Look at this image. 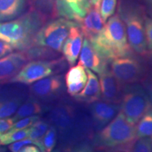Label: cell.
Returning a JSON list of instances; mask_svg holds the SVG:
<instances>
[{
    "label": "cell",
    "mask_w": 152,
    "mask_h": 152,
    "mask_svg": "<svg viewBox=\"0 0 152 152\" xmlns=\"http://www.w3.org/2000/svg\"><path fill=\"white\" fill-rule=\"evenodd\" d=\"M64 64L63 58L47 61H33L25 64L16 75L7 81L10 83L31 85L39 80L48 77L58 71L60 66Z\"/></svg>",
    "instance_id": "52a82bcc"
},
{
    "label": "cell",
    "mask_w": 152,
    "mask_h": 152,
    "mask_svg": "<svg viewBox=\"0 0 152 152\" xmlns=\"http://www.w3.org/2000/svg\"><path fill=\"white\" fill-rule=\"evenodd\" d=\"M151 54H150V61H151V64L152 66V51H151Z\"/></svg>",
    "instance_id": "60d3db41"
},
{
    "label": "cell",
    "mask_w": 152,
    "mask_h": 152,
    "mask_svg": "<svg viewBox=\"0 0 152 152\" xmlns=\"http://www.w3.org/2000/svg\"><path fill=\"white\" fill-rule=\"evenodd\" d=\"M137 139L136 128L127 121L121 111L95 137V146L100 149H115L128 152Z\"/></svg>",
    "instance_id": "277c9868"
},
{
    "label": "cell",
    "mask_w": 152,
    "mask_h": 152,
    "mask_svg": "<svg viewBox=\"0 0 152 152\" xmlns=\"http://www.w3.org/2000/svg\"><path fill=\"white\" fill-rule=\"evenodd\" d=\"M117 14L125 25L129 45L133 52L141 56L147 55L144 33L146 16L143 7L133 0H119Z\"/></svg>",
    "instance_id": "3957f363"
},
{
    "label": "cell",
    "mask_w": 152,
    "mask_h": 152,
    "mask_svg": "<svg viewBox=\"0 0 152 152\" xmlns=\"http://www.w3.org/2000/svg\"><path fill=\"white\" fill-rule=\"evenodd\" d=\"M72 152H93V150L90 145L87 144H83L75 148Z\"/></svg>",
    "instance_id": "8d00e7d4"
},
{
    "label": "cell",
    "mask_w": 152,
    "mask_h": 152,
    "mask_svg": "<svg viewBox=\"0 0 152 152\" xmlns=\"http://www.w3.org/2000/svg\"><path fill=\"white\" fill-rule=\"evenodd\" d=\"M100 0H90L91 6H99V7Z\"/></svg>",
    "instance_id": "ab89813d"
},
{
    "label": "cell",
    "mask_w": 152,
    "mask_h": 152,
    "mask_svg": "<svg viewBox=\"0 0 152 152\" xmlns=\"http://www.w3.org/2000/svg\"><path fill=\"white\" fill-rule=\"evenodd\" d=\"M39 119V117L37 116V115H32V116H28L24 118L20 119L14 123L10 130H18L28 128V127L31 126Z\"/></svg>",
    "instance_id": "4dcf8cb0"
},
{
    "label": "cell",
    "mask_w": 152,
    "mask_h": 152,
    "mask_svg": "<svg viewBox=\"0 0 152 152\" xmlns=\"http://www.w3.org/2000/svg\"><path fill=\"white\" fill-rule=\"evenodd\" d=\"M19 152H41L35 146H25L19 151Z\"/></svg>",
    "instance_id": "74e56055"
},
{
    "label": "cell",
    "mask_w": 152,
    "mask_h": 152,
    "mask_svg": "<svg viewBox=\"0 0 152 152\" xmlns=\"http://www.w3.org/2000/svg\"><path fill=\"white\" fill-rule=\"evenodd\" d=\"M83 32L80 24L73 26L63 45L61 52L69 66H73L77 61L83 42Z\"/></svg>",
    "instance_id": "5bb4252c"
},
{
    "label": "cell",
    "mask_w": 152,
    "mask_h": 152,
    "mask_svg": "<svg viewBox=\"0 0 152 152\" xmlns=\"http://www.w3.org/2000/svg\"><path fill=\"white\" fill-rule=\"evenodd\" d=\"M141 82L142 86L147 92L150 102L152 104V71L146 73L145 76Z\"/></svg>",
    "instance_id": "d6a6232c"
},
{
    "label": "cell",
    "mask_w": 152,
    "mask_h": 152,
    "mask_svg": "<svg viewBox=\"0 0 152 152\" xmlns=\"http://www.w3.org/2000/svg\"><path fill=\"white\" fill-rule=\"evenodd\" d=\"M63 86L62 75H49L34 83L30 87V92L34 98L50 99L60 94Z\"/></svg>",
    "instance_id": "9c48e42d"
},
{
    "label": "cell",
    "mask_w": 152,
    "mask_h": 152,
    "mask_svg": "<svg viewBox=\"0 0 152 152\" xmlns=\"http://www.w3.org/2000/svg\"><path fill=\"white\" fill-rule=\"evenodd\" d=\"M47 19L33 9L9 21L0 22V40L9 44L14 49L28 50Z\"/></svg>",
    "instance_id": "6da1fadb"
},
{
    "label": "cell",
    "mask_w": 152,
    "mask_h": 152,
    "mask_svg": "<svg viewBox=\"0 0 152 152\" xmlns=\"http://www.w3.org/2000/svg\"><path fill=\"white\" fill-rule=\"evenodd\" d=\"M30 128H25L18 130H9L0 135V144L8 145L15 142L27 138L29 135Z\"/></svg>",
    "instance_id": "484cf974"
},
{
    "label": "cell",
    "mask_w": 152,
    "mask_h": 152,
    "mask_svg": "<svg viewBox=\"0 0 152 152\" xmlns=\"http://www.w3.org/2000/svg\"><path fill=\"white\" fill-rule=\"evenodd\" d=\"M120 104L121 112L133 125L152 107L147 92L143 86L137 83L123 86Z\"/></svg>",
    "instance_id": "5b68a950"
},
{
    "label": "cell",
    "mask_w": 152,
    "mask_h": 152,
    "mask_svg": "<svg viewBox=\"0 0 152 152\" xmlns=\"http://www.w3.org/2000/svg\"><path fill=\"white\" fill-rule=\"evenodd\" d=\"M29 2L31 9L37 11L46 19L58 16L55 0H29Z\"/></svg>",
    "instance_id": "44dd1931"
},
{
    "label": "cell",
    "mask_w": 152,
    "mask_h": 152,
    "mask_svg": "<svg viewBox=\"0 0 152 152\" xmlns=\"http://www.w3.org/2000/svg\"><path fill=\"white\" fill-rule=\"evenodd\" d=\"M23 99L14 97L0 101V119L9 118L14 115L21 105Z\"/></svg>",
    "instance_id": "cb8c5ba5"
},
{
    "label": "cell",
    "mask_w": 152,
    "mask_h": 152,
    "mask_svg": "<svg viewBox=\"0 0 152 152\" xmlns=\"http://www.w3.org/2000/svg\"><path fill=\"white\" fill-rule=\"evenodd\" d=\"M144 33L147 49L152 51V18L146 16L144 20Z\"/></svg>",
    "instance_id": "1f68e13d"
},
{
    "label": "cell",
    "mask_w": 152,
    "mask_h": 152,
    "mask_svg": "<svg viewBox=\"0 0 152 152\" xmlns=\"http://www.w3.org/2000/svg\"><path fill=\"white\" fill-rule=\"evenodd\" d=\"M76 18V22L80 23L87 14L91 5L90 0H67Z\"/></svg>",
    "instance_id": "d4e9b609"
},
{
    "label": "cell",
    "mask_w": 152,
    "mask_h": 152,
    "mask_svg": "<svg viewBox=\"0 0 152 152\" xmlns=\"http://www.w3.org/2000/svg\"><path fill=\"white\" fill-rule=\"evenodd\" d=\"M87 80L85 89L73 97L79 102L92 104L99 101L101 99L100 83L97 76L94 72L86 68Z\"/></svg>",
    "instance_id": "ac0fdd59"
},
{
    "label": "cell",
    "mask_w": 152,
    "mask_h": 152,
    "mask_svg": "<svg viewBox=\"0 0 152 152\" xmlns=\"http://www.w3.org/2000/svg\"><path fill=\"white\" fill-rule=\"evenodd\" d=\"M29 0H0V22L9 21L23 14Z\"/></svg>",
    "instance_id": "d6986e66"
},
{
    "label": "cell",
    "mask_w": 152,
    "mask_h": 152,
    "mask_svg": "<svg viewBox=\"0 0 152 152\" xmlns=\"http://www.w3.org/2000/svg\"><path fill=\"white\" fill-rule=\"evenodd\" d=\"M49 128V125L48 123L39 119L31 125V128H30V132L28 135L29 138L40 150L42 149V140Z\"/></svg>",
    "instance_id": "603a6c76"
},
{
    "label": "cell",
    "mask_w": 152,
    "mask_h": 152,
    "mask_svg": "<svg viewBox=\"0 0 152 152\" xmlns=\"http://www.w3.org/2000/svg\"><path fill=\"white\" fill-rule=\"evenodd\" d=\"M146 11L150 18H152V0H145Z\"/></svg>",
    "instance_id": "f35d334b"
},
{
    "label": "cell",
    "mask_w": 152,
    "mask_h": 152,
    "mask_svg": "<svg viewBox=\"0 0 152 152\" xmlns=\"http://www.w3.org/2000/svg\"><path fill=\"white\" fill-rule=\"evenodd\" d=\"M99 75L102 100L109 103L119 104L122 96L123 85L118 81L109 68H106Z\"/></svg>",
    "instance_id": "30bf717a"
},
{
    "label": "cell",
    "mask_w": 152,
    "mask_h": 152,
    "mask_svg": "<svg viewBox=\"0 0 152 152\" xmlns=\"http://www.w3.org/2000/svg\"><path fill=\"white\" fill-rule=\"evenodd\" d=\"M135 128L137 138L152 136V107L142 115Z\"/></svg>",
    "instance_id": "7402d4cb"
},
{
    "label": "cell",
    "mask_w": 152,
    "mask_h": 152,
    "mask_svg": "<svg viewBox=\"0 0 152 152\" xmlns=\"http://www.w3.org/2000/svg\"><path fill=\"white\" fill-rule=\"evenodd\" d=\"M87 80L86 70L80 64L73 66L65 75L67 92L71 96H75L83 90Z\"/></svg>",
    "instance_id": "e0dca14e"
},
{
    "label": "cell",
    "mask_w": 152,
    "mask_h": 152,
    "mask_svg": "<svg viewBox=\"0 0 152 152\" xmlns=\"http://www.w3.org/2000/svg\"><path fill=\"white\" fill-rule=\"evenodd\" d=\"M42 106L41 104L34 97H30L19 106L13 119L16 122L18 120L24 118L32 116L35 114H39L42 112Z\"/></svg>",
    "instance_id": "ffe728a7"
},
{
    "label": "cell",
    "mask_w": 152,
    "mask_h": 152,
    "mask_svg": "<svg viewBox=\"0 0 152 152\" xmlns=\"http://www.w3.org/2000/svg\"><path fill=\"white\" fill-rule=\"evenodd\" d=\"M128 152H152L151 138H137L131 144Z\"/></svg>",
    "instance_id": "f546056e"
},
{
    "label": "cell",
    "mask_w": 152,
    "mask_h": 152,
    "mask_svg": "<svg viewBox=\"0 0 152 152\" xmlns=\"http://www.w3.org/2000/svg\"><path fill=\"white\" fill-rule=\"evenodd\" d=\"M110 70L123 86L141 82L147 73L141 61L133 56L112 60Z\"/></svg>",
    "instance_id": "ba28073f"
},
{
    "label": "cell",
    "mask_w": 152,
    "mask_h": 152,
    "mask_svg": "<svg viewBox=\"0 0 152 152\" xmlns=\"http://www.w3.org/2000/svg\"><path fill=\"white\" fill-rule=\"evenodd\" d=\"M57 15L61 18L76 22V18L68 4L67 0H55Z\"/></svg>",
    "instance_id": "f1b7e54d"
},
{
    "label": "cell",
    "mask_w": 152,
    "mask_h": 152,
    "mask_svg": "<svg viewBox=\"0 0 152 152\" xmlns=\"http://www.w3.org/2000/svg\"><path fill=\"white\" fill-rule=\"evenodd\" d=\"M13 118H5L0 119V135L9 131L14 124Z\"/></svg>",
    "instance_id": "e575fe53"
},
{
    "label": "cell",
    "mask_w": 152,
    "mask_h": 152,
    "mask_svg": "<svg viewBox=\"0 0 152 152\" xmlns=\"http://www.w3.org/2000/svg\"><path fill=\"white\" fill-rule=\"evenodd\" d=\"M117 0H100L99 12L104 23L115 14Z\"/></svg>",
    "instance_id": "83f0119b"
},
{
    "label": "cell",
    "mask_w": 152,
    "mask_h": 152,
    "mask_svg": "<svg viewBox=\"0 0 152 152\" xmlns=\"http://www.w3.org/2000/svg\"><path fill=\"white\" fill-rule=\"evenodd\" d=\"M49 118L61 132H68L75 126V109L70 104L61 103L52 109L49 114Z\"/></svg>",
    "instance_id": "7c38bea8"
},
{
    "label": "cell",
    "mask_w": 152,
    "mask_h": 152,
    "mask_svg": "<svg viewBox=\"0 0 152 152\" xmlns=\"http://www.w3.org/2000/svg\"><path fill=\"white\" fill-rule=\"evenodd\" d=\"M104 23L101 17L99 6H91L87 14L80 23V27L85 37L91 39L102 30Z\"/></svg>",
    "instance_id": "2e32d148"
},
{
    "label": "cell",
    "mask_w": 152,
    "mask_h": 152,
    "mask_svg": "<svg viewBox=\"0 0 152 152\" xmlns=\"http://www.w3.org/2000/svg\"><path fill=\"white\" fill-rule=\"evenodd\" d=\"M57 132L55 126L49 127L42 140V152H52L56 144Z\"/></svg>",
    "instance_id": "4316f807"
},
{
    "label": "cell",
    "mask_w": 152,
    "mask_h": 152,
    "mask_svg": "<svg viewBox=\"0 0 152 152\" xmlns=\"http://www.w3.org/2000/svg\"><path fill=\"white\" fill-rule=\"evenodd\" d=\"M31 144H33V142L30 138H26L10 144V145L9 146V149L11 152H19V151L25 146L29 145Z\"/></svg>",
    "instance_id": "836d02e7"
},
{
    "label": "cell",
    "mask_w": 152,
    "mask_h": 152,
    "mask_svg": "<svg viewBox=\"0 0 152 152\" xmlns=\"http://www.w3.org/2000/svg\"><path fill=\"white\" fill-rule=\"evenodd\" d=\"M0 152H5V149H4V148H0Z\"/></svg>",
    "instance_id": "b9f144b4"
},
{
    "label": "cell",
    "mask_w": 152,
    "mask_h": 152,
    "mask_svg": "<svg viewBox=\"0 0 152 152\" xmlns=\"http://www.w3.org/2000/svg\"><path fill=\"white\" fill-rule=\"evenodd\" d=\"M14 49L8 43L0 40V58L7 56V54L13 52Z\"/></svg>",
    "instance_id": "d590c367"
},
{
    "label": "cell",
    "mask_w": 152,
    "mask_h": 152,
    "mask_svg": "<svg viewBox=\"0 0 152 152\" xmlns=\"http://www.w3.org/2000/svg\"><path fill=\"white\" fill-rule=\"evenodd\" d=\"M109 62L104 59L92 47L90 41L85 37L83 39L79 63L86 68L94 73L100 74L104 70L108 68Z\"/></svg>",
    "instance_id": "4fadbf2b"
},
{
    "label": "cell",
    "mask_w": 152,
    "mask_h": 152,
    "mask_svg": "<svg viewBox=\"0 0 152 152\" xmlns=\"http://www.w3.org/2000/svg\"><path fill=\"white\" fill-rule=\"evenodd\" d=\"M151 149H152V140H151Z\"/></svg>",
    "instance_id": "7bdbcfd3"
},
{
    "label": "cell",
    "mask_w": 152,
    "mask_h": 152,
    "mask_svg": "<svg viewBox=\"0 0 152 152\" xmlns=\"http://www.w3.org/2000/svg\"><path fill=\"white\" fill-rule=\"evenodd\" d=\"M77 25H79L78 23L64 18L50 20L38 31L33 46L46 47L61 52L71 28Z\"/></svg>",
    "instance_id": "8992f818"
},
{
    "label": "cell",
    "mask_w": 152,
    "mask_h": 152,
    "mask_svg": "<svg viewBox=\"0 0 152 152\" xmlns=\"http://www.w3.org/2000/svg\"><path fill=\"white\" fill-rule=\"evenodd\" d=\"M89 40L96 52L109 63L119 57L133 55L125 25L118 14L110 17L99 33Z\"/></svg>",
    "instance_id": "7a4b0ae2"
},
{
    "label": "cell",
    "mask_w": 152,
    "mask_h": 152,
    "mask_svg": "<svg viewBox=\"0 0 152 152\" xmlns=\"http://www.w3.org/2000/svg\"><path fill=\"white\" fill-rule=\"evenodd\" d=\"M28 61V55L23 51L11 52L0 58V82L6 83L12 78Z\"/></svg>",
    "instance_id": "8fae6325"
},
{
    "label": "cell",
    "mask_w": 152,
    "mask_h": 152,
    "mask_svg": "<svg viewBox=\"0 0 152 152\" xmlns=\"http://www.w3.org/2000/svg\"><path fill=\"white\" fill-rule=\"evenodd\" d=\"M118 104L97 101L92 104L90 107L91 114L95 126L102 128L114 118L118 113Z\"/></svg>",
    "instance_id": "9a60e30c"
}]
</instances>
